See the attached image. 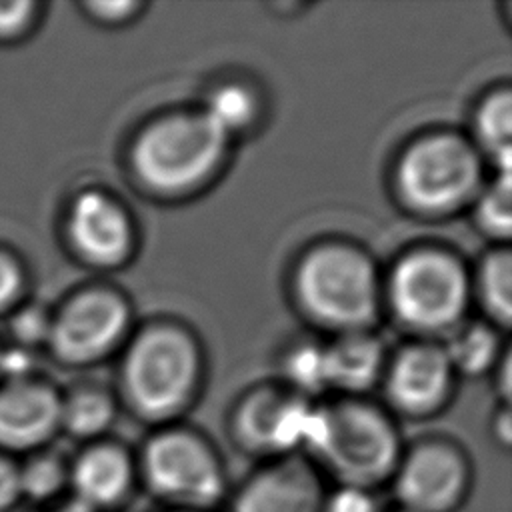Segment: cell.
I'll use <instances>...</instances> for the list:
<instances>
[{"instance_id":"cell-5","label":"cell","mask_w":512,"mask_h":512,"mask_svg":"<svg viewBox=\"0 0 512 512\" xmlns=\"http://www.w3.org/2000/svg\"><path fill=\"white\" fill-rule=\"evenodd\" d=\"M304 308L328 326L360 330L376 314L378 284L372 262L346 246L310 252L296 274Z\"/></svg>"},{"instance_id":"cell-10","label":"cell","mask_w":512,"mask_h":512,"mask_svg":"<svg viewBox=\"0 0 512 512\" xmlns=\"http://www.w3.org/2000/svg\"><path fill=\"white\" fill-rule=\"evenodd\" d=\"M314 408L302 400L274 392L246 398L232 418V440L250 456L266 460L300 454L310 430Z\"/></svg>"},{"instance_id":"cell-25","label":"cell","mask_w":512,"mask_h":512,"mask_svg":"<svg viewBox=\"0 0 512 512\" xmlns=\"http://www.w3.org/2000/svg\"><path fill=\"white\" fill-rule=\"evenodd\" d=\"M320 512H386V508L374 490L334 486L326 490Z\"/></svg>"},{"instance_id":"cell-3","label":"cell","mask_w":512,"mask_h":512,"mask_svg":"<svg viewBox=\"0 0 512 512\" xmlns=\"http://www.w3.org/2000/svg\"><path fill=\"white\" fill-rule=\"evenodd\" d=\"M226 140L228 136L204 112L168 116L138 136L132 166L150 190L182 194L216 170Z\"/></svg>"},{"instance_id":"cell-1","label":"cell","mask_w":512,"mask_h":512,"mask_svg":"<svg viewBox=\"0 0 512 512\" xmlns=\"http://www.w3.org/2000/svg\"><path fill=\"white\" fill-rule=\"evenodd\" d=\"M402 450L400 434L384 412L342 402L314 408L302 456L334 486L378 492L390 482Z\"/></svg>"},{"instance_id":"cell-15","label":"cell","mask_w":512,"mask_h":512,"mask_svg":"<svg viewBox=\"0 0 512 512\" xmlns=\"http://www.w3.org/2000/svg\"><path fill=\"white\" fill-rule=\"evenodd\" d=\"M60 400L42 386L0 392V448L26 452L44 446L60 428Z\"/></svg>"},{"instance_id":"cell-29","label":"cell","mask_w":512,"mask_h":512,"mask_svg":"<svg viewBox=\"0 0 512 512\" xmlns=\"http://www.w3.org/2000/svg\"><path fill=\"white\" fill-rule=\"evenodd\" d=\"M16 332L20 334V338L24 340H38L42 338V334L50 332L44 318L36 312H24L22 316L16 318Z\"/></svg>"},{"instance_id":"cell-16","label":"cell","mask_w":512,"mask_h":512,"mask_svg":"<svg viewBox=\"0 0 512 512\" xmlns=\"http://www.w3.org/2000/svg\"><path fill=\"white\" fill-rule=\"evenodd\" d=\"M328 386L360 392L372 386L382 366V346L366 334H348L324 348Z\"/></svg>"},{"instance_id":"cell-12","label":"cell","mask_w":512,"mask_h":512,"mask_svg":"<svg viewBox=\"0 0 512 512\" xmlns=\"http://www.w3.org/2000/svg\"><path fill=\"white\" fill-rule=\"evenodd\" d=\"M128 326L126 304L110 292H86L58 316L50 328L56 352L72 362L106 354Z\"/></svg>"},{"instance_id":"cell-17","label":"cell","mask_w":512,"mask_h":512,"mask_svg":"<svg viewBox=\"0 0 512 512\" xmlns=\"http://www.w3.org/2000/svg\"><path fill=\"white\" fill-rule=\"evenodd\" d=\"M476 136L482 148L498 164L500 172H510L512 160V96L508 90L488 96L476 112Z\"/></svg>"},{"instance_id":"cell-35","label":"cell","mask_w":512,"mask_h":512,"mask_svg":"<svg viewBox=\"0 0 512 512\" xmlns=\"http://www.w3.org/2000/svg\"><path fill=\"white\" fill-rule=\"evenodd\" d=\"M386 512H404V510H398V508H392V510H386Z\"/></svg>"},{"instance_id":"cell-8","label":"cell","mask_w":512,"mask_h":512,"mask_svg":"<svg viewBox=\"0 0 512 512\" xmlns=\"http://www.w3.org/2000/svg\"><path fill=\"white\" fill-rule=\"evenodd\" d=\"M390 298L406 324L420 330H442L462 316L468 278L462 266L444 252H414L394 268Z\"/></svg>"},{"instance_id":"cell-4","label":"cell","mask_w":512,"mask_h":512,"mask_svg":"<svg viewBox=\"0 0 512 512\" xmlns=\"http://www.w3.org/2000/svg\"><path fill=\"white\" fill-rule=\"evenodd\" d=\"M198 350L192 338L172 326L140 334L124 360V394L136 416L166 422L192 400L198 380Z\"/></svg>"},{"instance_id":"cell-6","label":"cell","mask_w":512,"mask_h":512,"mask_svg":"<svg viewBox=\"0 0 512 512\" xmlns=\"http://www.w3.org/2000/svg\"><path fill=\"white\" fill-rule=\"evenodd\" d=\"M388 486L398 510L458 512L470 500L474 468L458 444L428 438L402 450Z\"/></svg>"},{"instance_id":"cell-24","label":"cell","mask_w":512,"mask_h":512,"mask_svg":"<svg viewBox=\"0 0 512 512\" xmlns=\"http://www.w3.org/2000/svg\"><path fill=\"white\" fill-rule=\"evenodd\" d=\"M286 372L296 386L308 392H318L326 388L328 374H326L324 348H318L312 344L296 348L286 360Z\"/></svg>"},{"instance_id":"cell-27","label":"cell","mask_w":512,"mask_h":512,"mask_svg":"<svg viewBox=\"0 0 512 512\" xmlns=\"http://www.w3.org/2000/svg\"><path fill=\"white\" fill-rule=\"evenodd\" d=\"M30 10L32 4L28 2H0V34L20 30L28 20Z\"/></svg>"},{"instance_id":"cell-31","label":"cell","mask_w":512,"mask_h":512,"mask_svg":"<svg viewBox=\"0 0 512 512\" xmlns=\"http://www.w3.org/2000/svg\"><path fill=\"white\" fill-rule=\"evenodd\" d=\"M494 434H496V442H498L502 448H508V446H510V440H512V424H510V414H508V410H504L500 416H496Z\"/></svg>"},{"instance_id":"cell-20","label":"cell","mask_w":512,"mask_h":512,"mask_svg":"<svg viewBox=\"0 0 512 512\" xmlns=\"http://www.w3.org/2000/svg\"><path fill=\"white\" fill-rule=\"evenodd\" d=\"M478 286L488 314L506 326L512 316V256L508 250H496L486 256Z\"/></svg>"},{"instance_id":"cell-18","label":"cell","mask_w":512,"mask_h":512,"mask_svg":"<svg viewBox=\"0 0 512 512\" xmlns=\"http://www.w3.org/2000/svg\"><path fill=\"white\" fill-rule=\"evenodd\" d=\"M20 498L42 508L68 496V464L52 454H40L18 466Z\"/></svg>"},{"instance_id":"cell-26","label":"cell","mask_w":512,"mask_h":512,"mask_svg":"<svg viewBox=\"0 0 512 512\" xmlns=\"http://www.w3.org/2000/svg\"><path fill=\"white\" fill-rule=\"evenodd\" d=\"M22 504L18 464L0 456V512H12Z\"/></svg>"},{"instance_id":"cell-9","label":"cell","mask_w":512,"mask_h":512,"mask_svg":"<svg viewBox=\"0 0 512 512\" xmlns=\"http://www.w3.org/2000/svg\"><path fill=\"white\" fill-rule=\"evenodd\" d=\"M324 478L302 454L266 460L228 490L222 512H320Z\"/></svg>"},{"instance_id":"cell-23","label":"cell","mask_w":512,"mask_h":512,"mask_svg":"<svg viewBox=\"0 0 512 512\" xmlns=\"http://www.w3.org/2000/svg\"><path fill=\"white\" fill-rule=\"evenodd\" d=\"M512 192L510 172H500V178L486 190L478 206V224L496 238H508L512 228Z\"/></svg>"},{"instance_id":"cell-13","label":"cell","mask_w":512,"mask_h":512,"mask_svg":"<svg viewBox=\"0 0 512 512\" xmlns=\"http://www.w3.org/2000/svg\"><path fill=\"white\" fill-rule=\"evenodd\" d=\"M450 362L436 346H412L392 364L388 394L410 416H428L440 408L450 390Z\"/></svg>"},{"instance_id":"cell-19","label":"cell","mask_w":512,"mask_h":512,"mask_svg":"<svg viewBox=\"0 0 512 512\" xmlns=\"http://www.w3.org/2000/svg\"><path fill=\"white\" fill-rule=\"evenodd\" d=\"M112 420L114 404L102 392L84 390L60 406V426L74 438L94 440L110 428Z\"/></svg>"},{"instance_id":"cell-14","label":"cell","mask_w":512,"mask_h":512,"mask_svg":"<svg viewBox=\"0 0 512 512\" xmlns=\"http://www.w3.org/2000/svg\"><path fill=\"white\" fill-rule=\"evenodd\" d=\"M68 230L78 252L98 264L120 262L132 246L126 212L102 192H84L76 198Z\"/></svg>"},{"instance_id":"cell-22","label":"cell","mask_w":512,"mask_h":512,"mask_svg":"<svg viewBox=\"0 0 512 512\" xmlns=\"http://www.w3.org/2000/svg\"><path fill=\"white\" fill-rule=\"evenodd\" d=\"M226 136L236 130H244L256 116L254 96L238 84L220 86L206 102L202 110Z\"/></svg>"},{"instance_id":"cell-7","label":"cell","mask_w":512,"mask_h":512,"mask_svg":"<svg viewBox=\"0 0 512 512\" xmlns=\"http://www.w3.org/2000/svg\"><path fill=\"white\" fill-rule=\"evenodd\" d=\"M480 162L470 144L438 134L412 144L398 164L402 198L422 212H448L478 186Z\"/></svg>"},{"instance_id":"cell-33","label":"cell","mask_w":512,"mask_h":512,"mask_svg":"<svg viewBox=\"0 0 512 512\" xmlns=\"http://www.w3.org/2000/svg\"><path fill=\"white\" fill-rule=\"evenodd\" d=\"M34 512H88L86 508H82L80 504H76L72 498H62L54 504H48V506H42V508H34Z\"/></svg>"},{"instance_id":"cell-21","label":"cell","mask_w":512,"mask_h":512,"mask_svg":"<svg viewBox=\"0 0 512 512\" xmlns=\"http://www.w3.org/2000/svg\"><path fill=\"white\" fill-rule=\"evenodd\" d=\"M444 352L450 368L474 376L484 372L494 362L496 338L494 332L486 326H468L452 338Z\"/></svg>"},{"instance_id":"cell-30","label":"cell","mask_w":512,"mask_h":512,"mask_svg":"<svg viewBox=\"0 0 512 512\" xmlns=\"http://www.w3.org/2000/svg\"><path fill=\"white\" fill-rule=\"evenodd\" d=\"M18 282L20 278L16 266L8 258L0 256V306H4L16 294Z\"/></svg>"},{"instance_id":"cell-28","label":"cell","mask_w":512,"mask_h":512,"mask_svg":"<svg viewBox=\"0 0 512 512\" xmlns=\"http://www.w3.org/2000/svg\"><path fill=\"white\" fill-rule=\"evenodd\" d=\"M90 12L106 22H120L128 20L136 10L142 8L140 2H90L88 4Z\"/></svg>"},{"instance_id":"cell-2","label":"cell","mask_w":512,"mask_h":512,"mask_svg":"<svg viewBox=\"0 0 512 512\" xmlns=\"http://www.w3.org/2000/svg\"><path fill=\"white\" fill-rule=\"evenodd\" d=\"M134 458L138 490L154 508L218 512L230 490L218 450L188 428L154 432Z\"/></svg>"},{"instance_id":"cell-34","label":"cell","mask_w":512,"mask_h":512,"mask_svg":"<svg viewBox=\"0 0 512 512\" xmlns=\"http://www.w3.org/2000/svg\"><path fill=\"white\" fill-rule=\"evenodd\" d=\"M154 512H194V510H164V508H154Z\"/></svg>"},{"instance_id":"cell-32","label":"cell","mask_w":512,"mask_h":512,"mask_svg":"<svg viewBox=\"0 0 512 512\" xmlns=\"http://www.w3.org/2000/svg\"><path fill=\"white\" fill-rule=\"evenodd\" d=\"M28 364H30V360L22 352L0 356V368L8 374H22L28 368Z\"/></svg>"},{"instance_id":"cell-11","label":"cell","mask_w":512,"mask_h":512,"mask_svg":"<svg viewBox=\"0 0 512 512\" xmlns=\"http://www.w3.org/2000/svg\"><path fill=\"white\" fill-rule=\"evenodd\" d=\"M136 490V458L122 444L94 442L68 464V498L88 512H122Z\"/></svg>"}]
</instances>
